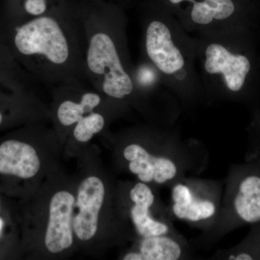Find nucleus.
I'll return each mask as SVG.
<instances>
[{"instance_id": "nucleus-1", "label": "nucleus", "mask_w": 260, "mask_h": 260, "mask_svg": "<svg viewBox=\"0 0 260 260\" xmlns=\"http://www.w3.org/2000/svg\"><path fill=\"white\" fill-rule=\"evenodd\" d=\"M0 39L32 78L53 86L88 84L83 32L74 10L51 8L27 16L5 8Z\"/></svg>"}, {"instance_id": "nucleus-2", "label": "nucleus", "mask_w": 260, "mask_h": 260, "mask_svg": "<svg viewBox=\"0 0 260 260\" xmlns=\"http://www.w3.org/2000/svg\"><path fill=\"white\" fill-rule=\"evenodd\" d=\"M255 30L238 28L194 38L196 62L207 104L231 102L260 108V57Z\"/></svg>"}, {"instance_id": "nucleus-3", "label": "nucleus", "mask_w": 260, "mask_h": 260, "mask_svg": "<svg viewBox=\"0 0 260 260\" xmlns=\"http://www.w3.org/2000/svg\"><path fill=\"white\" fill-rule=\"evenodd\" d=\"M74 12L83 32L88 83L107 96L153 116L135 89L125 16L119 10L102 5L84 6Z\"/></svg>"}, {"instance_id": "nucleus-4", "label": "nucleus", "mask_w": 260, "mask_h": 260, "mask_svg": "<svg viewBox=\"0 0 260 260\" xmlns=\"http://www.w3.org/2000/svg\"><path fill=\"white\" fill-rule=\"evenodd\" d=\"M140 54L158 70L164 85L184 109L207 104L196 62L194 38L160 5L140 18Z\"/></svg>"}, {"instance_id": "nucleus-5", "label": "nucleus", "mask_w": 260, "mask_h": 260, "mask_svg": "<svg viewBox=\"0 0 260 260\" xmlns=\"http://www.w3.org/2000/svg\"><path fill=\"white\" fill-rule=\"evenodd\" d=\"M149 146L132 142L123 150L128 169L149 185L172 184L198 165L197 143L181 140L177 130L148 126Z\"/></svg>"}, {"instance_id": "nucleus-6", "label": "nucleus", "mask_w": 260, "mask_h": 260, "mask_svg": "<svg viewBox=\"0 0 260 260\" xmlns=\"http://www.w3.org/2000/svg\"><path fill=\"white\" fill-rule=\"evenodd\" d=\"M220 213L209 230L198 238L210 246L228 233L260 222V167L252 162L232 166L225 179Z\"/></svg>"}, {"instance_id": "nucleus-7", "label": "nucleus", "mask_w": 260, "mask_h": 260, "mask_svg": "<svg viewBox=\"0 0 260 260\" xmlns=\"http://www.w3.org/2000/svg\"><path fill=\"white\" fill-rule=\"evenodd\" d=\"M161 6L186 32L198 34L244 28L256 30V18L235 0H165Z\"/></svg>"}, {"instance_id": "nucleus-8", "label": "nucleus", "mask_w": 260, "mask_h": 260, "mask_svg": "<svg viewBox=\"0 0 260 260\" xmlns=\"http://www.w3.org/2000/svg\"><path fill=\"white\" fill-rule=\"evenodd\" d=\"M223 182L183 177L171 184L169 213L205 232L216 221Z\"/></svg>"}, {"instance_id": "nucleus-9", "label": "nucleus", "mask_w": 260, "mask_h": 260, "mask_svg": "<svg viewBox=\"0 0 260 260\" xmlns=\"http://www.w3.org/2000/svg\"><path fill=\"white\" fill-rule=\"evenodd\" d=\"M83 84H62L54 86V116L58 125L70 128L96 109L129 104L105 94L85 88Z\"/></svg>"}, {"instance_id": "nucleus-10", "label": "nucleus", "mask_w": 260, "mask_h": 260, "mask_svg": "<svg viewBox=\"0 0 260 260\" xmlns=\"http://www.w3.org/2000/svg\"><path fill=\"white\" fill-rule=\"evenodd\" d=\"M129 198L130 219L140 237L179 234L171 221L169 210L157 199L150 185L137 183L130 189Z\"/></svg>"}, {"instance_id": "nucleus-11", "label": "nucleus", "mask_w": 260, "mask_h": 260, "mask_svg": "<svg viewBox=\"0 0 260 260\" xmlns=\"http://www.w3.org/2000/svg\"><path fill=\"white\" fill-rule=\"evenodd\" d=\"M104 198L105 186L99 178L92 176L80 184L76 202L78 213L73 219V229L80 240H90L96 234Z\"/></svg>"}, {"instance_id": "nucleus-12", "label": "nucleus", "mask_w": 260, "mask_h": 260, "mask_svg": "<svg viewBox=\"0 0 260 260\" xmlns=\"http://www.w3.org/2000/svg\"><path fill=\"white\" fill-rule=\"evenodd\" d=\"M74 205V196L69 191H58L51 198L45 245L53 254L61 252L73 244L72 218Z\"/></svg>"}, {"instance_id": "nucleus-13", "label": "nucleus", "mask_w": 260, "mask_h": 260, "mask_svg": "<svg viewBox=\"0 0 260 260\" xmlns=\"http://www.w3.org/2000/svg\"><path fill=\"white\" fill-rule=\"evenodd\" d=\"M40 167L37 152L28 143L10 139L0 144V174L30 179L37 175Z\"/></svg>"}, {"instance_id": "nucleus-14", "label": "nucleus", "mask_w": 260, "mask_h": 260, "mask_svg": "<svg viewBox=\"0 0 260 260\" xmlns=\"http://www.w3.org/2000/svg\"><path fill=\"white\" fill-rule=\"evenodd\" d=\"M190 248L180 234L141 238L138 249L126 253L124 260H179L189 256Z\"/></svg>"}, {"instance_id": "nucleus-15", "label": "nucleus", "mask_w": 260, "mask_h": 260, "mask_svg": "<svg viewBox=\"0 0 260 260\" xmlns=\"http://www.w3.org/2000/svg\"><path fill=\"white\" fill-rule=\"evenodd\" d=\"M41 107L27 88L0 84V128L10 121L42 114Z\"/></svg>"}, {"instance_id": "nucleus-16", "label": "nucleus", "mask_w": 260, "mask_h": 260, "mask_svg": "<svg viewBox=\"0 0 260 260\" xmlns=\"http://www.w3.org/2000/svg\"><path fill=\"white\" fill-rule=\"evenodd\" d=\"M133 76L137 92L149 108L150 98L167 89L158 70L142 54L134 64Z\"/></svg>"}, {"instance_id": "nucleus-17", "label": "nucleus", "mask_w": 260, "mask_h": 260, "mask_svg": "<svg viewBox=\"0 0 260 260\" xmlns=\"http://www.w3.org/2000/svg\"><path fill=\"white\" fill-rule=\"evenodd\" d=\"M32 79L0 39V84L12 88H27Z\"/></svg>"}, {"instance_id": "nucleus-18", "label": "nucleus", "mask_w": 260, "mask_h": 260, "mask_svg": "<svg viewBox=\"0 0 260 260\" xmlns=\"http://www.w3.org/2000/svg\"><path fill=\"white\" fill-rule=\"evenodd\" d=\"M219 258L229 260L260 259V222L252 225L247 237L237 246L220 251Z\"/></svg>"}, {"instance_id": "nucleus-19", "label": "nucleus", "mask_w": 260, "mask_h": 260, "mask_svg": "<svg viewBox=\"0 0 260 260\" xmlns=\"http://www.w3.org/2000/svg\"><path fill=\"white\" fill-rule=\"evenodd\" d=\"M107 124V116L98 111L90 113L75 124L73 130V137L77 141L87 143L94 135L101 133Z\"/></svg>"}, {"instance_id": "nucleus-20", "label": "nucleus", "mask_w": 260, "mask_h": 260, "mask_svg": "<svg viewBox=\"0 0 260 260\" xmlns=\"http://www.w3.org/2000/svg\"><path fill=\"white\" fill-rule=\"evenodd\" d=\"M249 148L246 161L252 162L260 167V108L252 111V118L247 127Z\"/></svg>"}, {"instance_id": "nucleus-21", "label": "nucleus", "mask_w": 260, "mask_h": 260, "mask_svg": "<svg viewBox=\"0 0 260 260\" xmlns=\"http://www.w3.org/2000/svg\"><path fill=\"white\" fill-rule=\"evenodd\" d=\"M6 8L27 16H39L50 9L48 0H11Z\"/></svg>"}, {"instance_id": "nucleus-22", "label": "nucleus", "mask_w": 260, "mask_h": 260, "mask_svg": "<svg viewBox=\"0 0 260 260\" xmlns=\"http://www.w3.org/2000/svg\"><path fill=\"white\" fill-rule=\"evenodd\" d=\"M5 222L3 219L0 218V235H1L2 232H3V228H4Z\"/></svg>"}, {"instance_id": "nucleus-23", "label": "nucleus", "mask_w": 260, "mask_h": 260, "mask_svg": "<svg viewBox=\"0 0 260 260\" xmlns=\"http://www.w3.org/2000/svg\"><path fill=\"white\" fill-rule=\"evenodd\" d=\"M0 208H1V201H0Z\"/></svg>"}]
</instances>
